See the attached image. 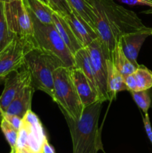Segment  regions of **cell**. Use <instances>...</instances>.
<instances>
[{
  "mask_svg": "<svg viewBox=\"0 0 152 153\" xmlns=\"http://www.w3.org/2000/svg\"><path fill=\"white\" fill-rule=\"evenodd\" d=\"M46 140L44 128L39 117L31 110L28 111L22 120L18 133L16 149L43 153V144Z\"/></svg>",
  "mask_w": 152,
  "mask_h": 153,
  "instance_id": "cell-7",
  "label": "cell"
},
{
  "mask_svg": "<svg viewBox=\"0 0 152 153\" xmlns=\"http://www.w3.org/2000/svg\"><path fill=\"white\" fill-rule=\"evenodd\" d=\"M95 31L107 59H111L114 48L125 34L147 28L135 12L113 0H93Z\"/></svg>",
  "mask_w": 152,
  "mask_h": 153,
  "instance_id": "cell-1",
  "label": "cell"
},
{
  "mask_svg": "<svg viewBox=\"0 0 152 153\" xmlns=\"http://www.w3.org/2000/svg\"><path fill=\"white\" fill-rule=\"evenodd\" d=\"M72 11L95 31L93 0H66Z\"/></svg>",
  "mask_w": 152,
  "mask_h": 153,
  "instance_id": "cell-17",
  "label": "cell"
},
{
  "mask_svg": "<svg viewBox=\"0 0 152 153\" xmlns=\"http://www.w3.org/2000/svg\"><path fill=\"white\" fill-rule=\"evenodd\" d=\"M107 69V93L109 101H113L119 92L128 91L123 76L118 70L111 59L106 60Z\"/></svg>",
  "mask_w": 152,
  "mask_h": 153,
  "instance_id": "cell-16",
  "label": "cell"
},
{
  "mask_svg": "<svg viewBox=\"0 0 152 153\" xmlns=\"http://www.w3.org/2000/svg\"><path fill=\"white\" fill-rule=\"evenodd\" d=\"M39 1H42V2L45 3V4H48V5H49V2H48V0H39Z\"/></svg>",
  "mask_w": 152,
  "mask_h": 153,
  "instance_id": "cell-31",
  "label": "cell"
},
{
  "mask_svg": "<svg viewBox=\"0 0 152 153\" xmlns=\"http://www.w3.org/2000/svg\"><path fill=\"white\" fill-rule=\"evenodd\" d=\"M34 47L33 36H16L0 52V78H5L9 73L22 68L25 56Z\"/></svg>",
  "mask_w": 152,
  "mask_h": 153,
  "instance_id": "cell-6",
  "label": "cell"
},
{
  "mask_svg": "<svg viewBox=\"0 0 152 153\" xmlns=\"http://www.w3.org/2000/svg\"><path fill=\"white\" fill-rule=\"evenodd\" d=\"M53 25L73 55L77 51L83 48L77 37L73 34L69 25L66 22L63 17L55 12L53 13Z\"/></svg>",
  "mask_w": 152,
  "mask_h": 153,
  "instance_id": "cell-15",
  "label": "cell"
},
{
  "mask_svg": "<svg viewBox=\"0 0 152 153\" xmlns=\"http://www.w3.org/2000/svg\"><path fill=\"white\" fill-rule=\"evenodd\" d=\"M34 91L35 90L31 86V82L25 85L3 113L16 115L23 118L27 112L31 110V102Z\"/></svg>",
  "mask_w": 152,
  "mask_h": 153,
  "instance_id": "cell-14",
  "label": "cell"
},
{
  "mask_svg": "<svg viewBox=\"0 0 152 153\" xmlns=\"http://www.w3.org/2000/svg\"><path fill=\"white\" fill-rule=\"evenodd\" d=\"M149 12H151V13H152V9H151V10H150V11H149Z\"/></svg>",
  "mask_w": 152,
  "mask_h": 153,
  "instance_id": "cell-33",
  "label": "cell"
},
{
  "mask_svg": "<svg viewBox=\"0 0 152 153\" xmlns=\"http://www.w3.org/2000/svg\"><path fill=\"white\" fill-rule=\"evenodd\" d=\"M27 9L40 22L46 25L53 24L54 11L49 5L39 0H22Z\"/></svg>",
  "mask_w": 152,
  "mask_h": 153,
  "instance_id": "cell-18",
  "label": "cell"
},
{
  "mask_svg": "<svg viewBox=\"0 0 152 153\" xmlns=\"http://www.w3.org/2000/svg\"><path fill=\"white\" fill-rule=\"evenodd\" d=\"M28 13L32 19L33 39L36 47L58 57L66 67H74V55L62 40L55 25L42 23L32 13L29 11Z\"/></svg>",
  "mask_w": 152,
  "mask_h": 153,
  "instance_id": "cell-5",
  "label": "cell"
},
{
  "mask_svg": "<svg viewBox=\"0 0 152 153\" xmlns=\"http://www.w3.org/2000/svg\"><path fill=\"white\" fill-rule=\"evenodd\" d=\"M4 81V78H0V84L2 83Z\"/></svg>",
  "mask_w": 152,
  "mask_h": 153,
  "instance_id": "cell-32",
  "label": "cell"
},
{
  "mask_svg": "<svg viewBox=\"0 0 152 153\" xmlns=\"http://www.w3.org/2000/svg\"><path fill=\"white\" fill-rule=\"evenodd\" d=\"M48 2L53 11L61 16H65L72 12L66 0H48Z\"/></svg>",
  "mask_w": 152,
  "mask_h": 153,
  "instance_id": "cell-25",
  "label": "cell"
},
{
  "mask_svg": "<svg viewBox=\"0 0 152 153\" xmlns=\"http://www.w3.org/2000/svg\"><path fill=\"white\" fill-rule=\"evenodd\" d=\"M102 103L98 101L85 107L77 120L63 114L72 140V153H98L102 149L98 127Z\"/></svg>",
  "mask_w": 152,
  "mask_h": 153,
  "instance_id": "cell-2",
  "label": "cell"
},
{
  "mask_svg": "<svg viewBox=\"0 0 152 153\" xmlns=\"http://www.w3.org/2000/svg\"><path fill=\"white\" fill-rule=\"evenodd\" d=\"M70 76L83 108L100 101L98 94L83 72L76 67H69Z\"/></svg>",
  "mask_w": 152,
  "mask_h": 153,
  "instance_id": "cell-12",
  "label": "cell"
},
{
  "mask_svg": "<svg viewBox=\"0 0 152 153\" xmlns=\"http://www.w3.org/2000/svg\"><path fill=\"white\" fill-rule=\"evenodd\" d=\"M133 74L137 84V91H148L152 88V72L144 65H139Z\"/></svg>",
  "mask_w": 152,
  "mask_h": 153,
  "instance_id": "cell-21",
  "label": "cell"
},
{
  "mask_svg": "<svg viewBox=\"0 0 152 153\" xmlns=\"http://www.w3.org/2000/svg\"><path fill=\"white\" fill-rule=\"evenodd\" d=\"M0 128H1V131H2L6 140H7V143H9L10 148H11L10 153H14L16 149L19 130L16 129L13 126L10 125L8 122H7L3 118H1Z\"/></svg>",
  "mask_w": 152,
  "mask_h": 153,
  "instance_id": "cell-23",
  "label": "cell"
},
{
  "mask_svg": "<svg viewBox=\"0 0 152 153\" xmlns=\"http://www.w3.org/2000/svg\"><path fill=\"white\" fill-rule=\"evenodd\" d=\"M90 58L92 69L96 78L99 100L102 102L109 101L107 93V69L105 55L99 39H96L85 47Z\"/></svg>",
  "mask_w": 152,
  "mask_h": 153,
  "instance_id": "cell-9",
  "label": "cell"
},
{
  "mask_svg": "<svg viewBox=\"0 0 152 153\" xmlns=\"http://www.w3.org/2000/svg\"><path fill=\"white\" fill-rule=\"evenodd\" d=\"M53 101L58 104L63 114L73 120L81 116L83 106L70 76L69 67L61 66L54 73Z\"/></svg>",
  "mask_w": 152,
  "mask_h": 153,
  "instance_id": "cell-4",
  "label": "cell"
},
{
  "mask_svg": "<svg viewBox=\"0 0 152 153\" xmlns=\"http://www.w3.org/2000/svg\"><path fill=\"white\" fill-rule=\"evenodd\" d=\"M63 17L83 48L89 46L92 42L98 38L96 31L84 21L77 17L73 12Z\"/></svg>",
  "mask_w": 152,
  "mask_h": 153,
  "instance_id": "cell-13",
  "label": "cell"
},
{
  "mask_svg": "<svg viewBox=\"0 0 152 153\" xmlns=\"http://www.w3.org/2000/svg\"><path fill=\"white\" fill-rule=\"evenodd\" d=\"M74 64V67L81 70L83 74L86 76V78L90 81L92 85H93L98 94L96 78H95V73H94L93 69H92L90 58H89V55L86 48H82L75 54Z\"/></svg>",
  "mask_w": 152,
  "mask_h": 153,
  "instance_id": "cell-19",
  "label": "cell"
},
{
  "mask_svg": "<svg viewBox=\"0 0 152 153\" xmlns=\"http://www.w3.org/2000/svg\"><path fill=\"white\" fill-rule=\"evenodd\" d=\"M18 1V0H0V1L4 3H8V2H12V1Z\"/></svg>",
  "mask_w": 152,
  "mask_h": 153,
  "instance_id": "cell-30",
  "label": "cell"
},
{
  "mask_svg": "<svg viewBox=\"0 0 152 153\" xmlns=\"http://www.w3.org/2000/svg\"><path fill=\"white\" fill-rule=\"evenodd\" d=\"M0 117H1V118H3V119L5 120L10 125L13 126L16 129H19L21 123H22V118L16 116V115L9 114L6 113H1L0 114Z\"/></svg>",
  "mask_w": 152,
  "mask_h": 153,
  "instance_id": "cell-26",
  "label": "cell"
},
{
  "mask_svg": "<svg viewBox=\"0 0 152 153\" xmlns=\"http://www.w3.org/2000/svg\"><path fill=\"white\" fill-rule=\"evenodd\" d=\"M150 35H152V28L147 27L142 30L125 34L119 39L124 53L137 67L139 65L137 62L139 52L145 40Z\"/></svg>",
  "mask_w": 152,
  "mask_h": 153,
  "instance_id": "cell-11",
  "label": "cell"
},
{
  "mask_svg": "<svg viewBox=\"0 0 152 153\" xmlns=\"http://www.w3.org/2000/svg\"><path fill=\"white\" fill-rule=\"evenodd\" d=\"M130 93L136 104L141 109L144 114H148V109L151 107V100L148 90L147 91H131Z\"/></svg>",
  "mask_w": 152,
  "mask_h": 153,
  "instance_id": "cell-24",
  "label": "cell"
},
{
  "mask_svg": "<svg viewBox=\"0 0 152 153\" xmlns=\"http://www.w3.org/2000/svg\"><path fill=\"white\" fill-rule=\"evenodd\" d=\"M149 1H152V0H149Z\"/></svg>",
  "mask_w": 152,
  "mask_h": 153,
  "instance_id": "cell-34",
  "label": "cell"
},
{
  "mask_svg": "<svg viewBox=\"0 0 152 153\" xmlns=\"http://www.w3.org/2000/svg\"><path fill=\"white\" fill-rule=\"evenodd\" d=\"M16 37L10 31L4 13V3L0 1V52Z\"/></svg>",
  "mask_w": 152,
  "mask_h": 153,
  "instance_id": "cell-22",
  "label": "cell"
},
{
  "mask_svg": "<svg viewBox=\"0 0 152 153\" xmlns=\"http://www.w3.org/2000/svg\"><path fill=\"white\" fill-rule=\"evenodd\" d=\"M112 61L114 65L118 69L119 72L124 76H128L134 73L136 69L137 68L133 63L127 58L125 54L124 53L122 48L121 46L119 41L117 42L116 46L114 48L113 54H112Z\"/></svg>",
  "mask_w": 152,
  "mask_h": 153,
  "instance_id": "cell-20",
  "label": "cell"
},
{
  "mask_svg": "<svg viewBox=\"0 0 152 153\" xmlns=\"http://www.w3.org/2000/svg\"><path fill=\"white\" fill-rule=\"evenodd\" d=\"M121 2L129 5H145L148 6L152 9V1L149 0H119Z\"/></svg>",
  "mask_w": 152,
  "mask_h": 153,
  "instance_id": "cell-28",
  "label": "cell"
},
{
  "mask_svg": "<svg viewBox=\"0 0 152 153\" xmlns=\"http://www.w3.org/2000/svg\"><path fill=\"white\" fill-rule=\"evenodd\" d=\"M7 25L12 33L19 37H31L34 34L32 19L22 0L4 3Z\"/></svg>",
  "mask_w": 152,
  "mask_h": 153,
  "instance_id": "cell-8",
  "label": "cell"
},
{
  "mask_svg": "<svg viewBox=\"0 0 152 153\" xmlns=\"http://www.w3.org/2000/svg\"><path fill=\"white\" fill-rule=\"evenodd\" d=\"M4 87L0 96V114L5 111L21 90L31 82L30 75L25 68L9 73L4 78Z\"/></svg>",
  "mask_w": 152,
  "mask_h": 153,
  "instance_id": "cell-10",
  "label": "cell"
},
{
  "mask_svg": "<svg viewBox=\"0 0 152 153\" xmlns=\"http://www.w3.org/2000/svg\"><path fill=\"white\" fill-rule=\"evenodd\" d=\"M61 66L65 65L58 57L34 47L25 56L22 67L29 73L34 89L43 91L53 99L54 73Z\"/></svg>",
  "mask_w": 152,
  "mask_h": 153,
  "instance_id": "cell-3",
  "label": "cell"
},
{
  "mask_svg": "<svg viewBox=\"0 0 152 153\" xmlns=\"http://www.w3.org/2000/svg\"><path fill=\"white\" fill-rule=\"evenodd\" d=\"M43 153H55L53 147H52V146L49 144V142H48V140H46V141H45L44 144H43Z\"/></svg>",
  "mask_w": 152,
  "mask_h": 153,
  "instance_id": "cell-29",
  "label": "cell"
},
{
  "mask_svg": "<svg viewBox=\"0 0 152 153\" xmlns=\"http://www.w3.org/2000/svg\"><path fill=\"white\" fill-rule=\"evenodd\" d=\"M142 120H143V124H144V127H145V130L146 134H147L151 143L152 144V127H151V124L148 113L145 114L142 117Z\"/></svg>",
  "mask_w": 152,
  "mask_h": 153,
  "instance_id": "cell-27",
  "label": "cell"
}]
</instances>
